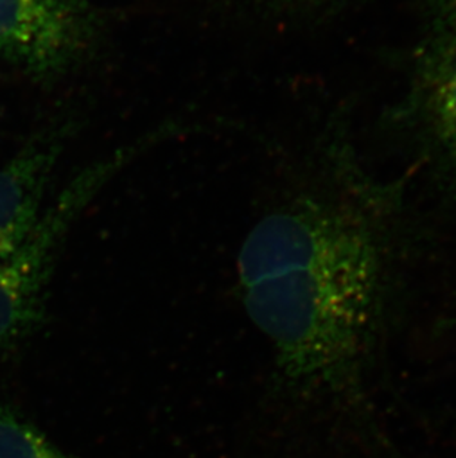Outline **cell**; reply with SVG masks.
Returning a JSON list of instances; mask_svg holds the SVG:
<instances>
[{"instance_id": "cell-1", "label": "cell", "mask_w": 456, "mask_h": 458, "mask_svg": "<svg viewBox=\"0 0 456 458\" xmlns=\"http://www.w3.org/2000/svg\"><path fill=\"white\" fill-rule=\"evenodd\" d=\"M390 254L385 223L362 196L302 200L255 225L237 261L243 304L289 380L356 390L378 337Z\"/></svg>"}, {"instance_id": "cell-2", "label": "cell", "mask_w": 456, "mask_h": 458, "mask_svg": "<svg viewBox=\"0 0 456 458\" xmlns=\"http://www.w3.org/2000/svg\"><path fill=\"white\" fill-rule=\"evenodd\" d=\"M151 140L121 148L76 174L51 205L42 209L21 243L0 261V351L38 328L44 319L49 284L70 230L104 187Z\"/></svg>"}, {"instance_id": "cell-3", "label": "cell", "mask_w": 456, "mask_h": 458, "mask_svg": "<svg viewBox=\"0 0 456 458\" xmlns=\"http://www.w3.org/2000/svg\"><path fill=\"white\" fill-rule=\"evenodd\" d=\"M403 113L440 189L456 196V15L426 6Z\"/></svg>"}, {"instance_id": "cell-4", "label": "cell", "mask_w": 456, "mask_h": 458, "mask_svg": "<svg viewBox=\"0 0 456 458\" xmlns=\"http://www.w3.org/2000/svg\"><path fill=\"white\" fill-rule=\"evenodd\" d=\"M101 29L91 0H0V60L38 81L61 78L91 55Z\"/></svg>"}, {"instance_id": "cell-5", "label": "cell", "mask_w": 456, "mask_h": 458, "mask_svg": "<svg viewBox=\"0 0 456 458\" xmlns=\"http://www.w3.org/2000/svg\"><path fill=\"white\" fill-rule=\"evenodd\" d=\"M63 148V134L45 135L0 166V242L18 245L39 218Z\"/></svg>"}, {"instance_id": "cell-6", "label": "cell", "mask_w": 456, "mask_h": 458, "mask_svg": "<svg viewBox=\"0 0 456 458\" xmlns=\"http://www.w3.org/2000/svg\"><path fill=\"white\" fill-rule=\"evenodd\" d=\"M0 458H73L13 408L0 407Z\"/></svg>"}, {"instance_id": "cell-7", "label": "cell", "mask_w": 456, "mask_h": 458, "mask_svg": "<svg viewBox=\"0 0 456 458\" xmlns=\"http://www.w3.org/2000/svg\"><path fill=\"white\" fill-rule=\"evenodd\" d=\"M426 6H431V8L440 9L444 13L456 15V0H426Z\"/></svg>"}, {"instance_id": "cell-8", "label": "cell", "mask_w": 456, "mask_h": 458, "mask_svg": "<svg viewBox=\"0 0 456 458\" xmlns=\"http://www.w3.org/2000/svg\"><path fill=\"white\" fill-rule=\"evenodd\" d=\"M20 243H18V245H20ZM18 245H13V243L0 242V261H2V259H6V257H8V255L11 254V252H13V250H15V248L18 247Z\"/></svg>"}, {"instance_id": "cell-9", "label": "cell", "mask_w": 456, "mask_h": 458, "mask_svg": "<svg viewBox=\"0 0 456 458\" xmlns=\"http://www.w3.org/2000/svg\"><path fill=\"white\" fill-rule=\"evenodd\" d=\"M293 2H311V0H293Z\"/></svg>"}]
</instances>
